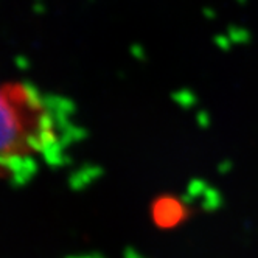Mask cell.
<instances>
[{
    "mask_svg": "<svg viewBox=\"0 0 258 258\" xmlns=\"http://www.w3.org/2000/svg\"><path fill=\"white\" fill-rule=\"evenodd\" d=\"M0 100V167L11 185H24L44 165H61L81 136L75 106L31 83H7Z\"/></svg>",
    "mask_w": 258,
    "mask_h": 258,
    "instance_id": "1",
    "label": "cell"
}]
</instances>
